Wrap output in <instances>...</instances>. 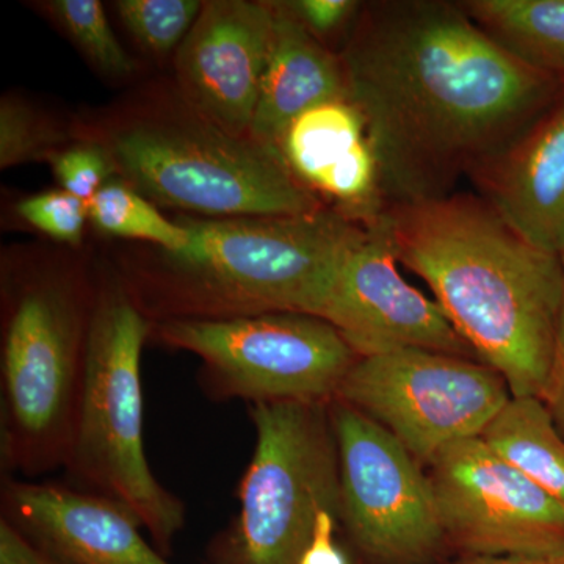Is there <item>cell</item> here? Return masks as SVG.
Returning <instances> with one entry per match:
<instances>
[{
  "instance_id": "12",
  "label": "cell",
  "mask_w": 564,
  "mask_h": 564,
  "mask_svg": "<svg viewBox=\"0 0 564 564\" xmlns=\"http://www.w3.org/2000/svg\"><path fill=\"white\" fill-rule=\"evenodd\" d=\"M366 228L362 242L337 273L323 321L359 358L419 348L478 361L441 304L403 280L381 215Z\"/></svg>"
},
{
  "instance_id": "14",
  "label": "cell",
  "mask_w": 564,
  "mask_h": 564,
  "mask_svg": "<svg viewBox=\"0 0 564 564\" xmlns=\"http://www.w3.org/2000/svg\"><path fill=\"white\" fill-rule=\"evenodd\" d=\"M2 516L63 564H172L121 505L52 481L2 475Z\"/></svg>"
},
{
  "instance_id": "24",
  "label": "cell",
  "mask_w": 564,
  "mask_h": 564,
  "mask_svg": "<svg viewBox=\"0 0 564 564\" xmlns=\"http://www.w3.org/2000/svg\"><path fill=\"white\" fill-rule=\"evenodd\" d=\"M62 191L90 203L104 185L117 176L109 152L98 141L76 139L50 159Z\"/></svg>"
},
{
  "instance_id": "13",
  "label": "cell",
  "mask_w": 564,
  "mask_h": 564,
  "mask_svg": "<svg viewBox=\"0 0 564 564\" xmlns=\"http://www.w3.org/2000/svg\"><path fill=\"white\" fill-rule=\"evenodd\" d=\"M272 2L209 0L174 55L184 101L239 137L250 129L273 41Z\"/></svg>"
},
{
  "instance_id": "16",
  "label": "cell",
  "mask_w": 564,
  "mask_h": 564,
  "mask_svg": "<svg viewBox=\"0 0 564 564\" xmlns=\"http://www.w3.org/2000/svg\"><path fill=\"white\" fill-rule=\"evenodd\" d=\"M469 180L529 242L564 250V93Z\"/></svg>"
},
{
  "instance_id": "15",
  "label": "cell",
  "mask_w": 564,
  "mask_h": 564,
  "mask_svg": "<svg viewBox=\"0 0 564 564\" xmlns=\"http://www.w3.org/2000/svg\"><path fill=\"white\" fill-rule=\"evenodd\" d=\"M280 152L296 181L348 220L372 225L388 206L366 120L350 99L304 111L282 137Z\"/></svg>"
},
{
  "instance_id": "25",
  "label": "cell",
  "mask_w": 564,
  "mask_h": 564,
  "mask_svg": "<svg viewBox=\"0 0 564 564\" xmlns=\"http://www.w3.org/2000/svg\"><path fill=\"white\" fill-rule=\"evenodd\" d=\"M22 220L57 242L79 245L90 221L88 204L65 191L39 193L17 206Z\"/></svg>"
},
{
  "instance_id": "22",
  "label": "cell",
  "mask_w": 564,
  "mask_h": 564,
  "mask_svg": "<svg viewBox=\"0 0 564 564\" xmlns=\"http://www.w3.org/2000/svg\"><path fill=\"white\" fill-rule=\"evenodd\" d=\"M76 140L74 132L58 128L17 96L0 102V169L47 161Z\"/></svg>"
},
{
  "instance_id": "8",
  "label": "cell",
  "mask_w": 564,
  "mask_h": 564,
  "mask_svg": "<svg viewBox=\"0 0 564 564\" xmlns=\"http://www.w3.org/2000/svg\"><path fill=\"white\" fill-rule=\"evenodd\" d=\"M150 339L198 356V384L214 402H332L359 359L332 323L310 314L152 322Z\"/></svg>"
},
{
  "instance_id": "2",
  "label": "cell",
  "mask_w": 564,
  "mask_h": 564,
  "mask_svg": "<svg viewBox=\"0 0 564 564\" xmlns=\"http://www.w3.org/2000/svg\"><path fill=\"white\" fill-rule=\"evenodd\" d=\"M381 218L397 262L432 288L478 361L502 375L511 397L543 402L562 314V256L529 242L473 193L389 203Z\"/></svg>"
},
{
  "instance_id": "18",
  "label": "cell",
  "mask_w": 564,
  "mask_h": 564,
  "mask_svg": "<svg viewBox=\"0 0 564 564\" xmlns=\"http://www.w3.org/2000/svg\"><path fill=\"white\" fill-rule=\"evenodd\" d=\"M480 437L564 511V437L541 400L511 397Z\"/></svg>"
},
{
  "instance_id": "9",
  "label": "cell",
  "mask_w": 564,
  "mask_h": 564,
  "mask_svg": "<svg viewBox=\"0 0 564 564\" xmlns=\"http://www.w3.org/2000/svg\"><path fill=\"white\" fill-rule=\"evenodd\" d=\"M334 399L380 423L425 467L445 445L480 436L511 392L477 359L404 348L359 358Z\"/></svg>"
},
{
  "instance_id": "17",
  "label": "cell",
  "mask_w": 564,
  "mask_h": 564,
  "mask_svg": "<svg viewBox=\"0 0 564 564\" xmlns=\"http://www.w3.org/2000/svg\"><path fill=\"white\" fill-rule=\"evenodd\" d=\"M273 41L250 135L280 151L295 118L322 102L348 98L339 54L311 35L285 2H272Z\"/></svg>"
},
{
  "instance_id": "1",
  "label": "cell",
  "mask_w": 564,
  "mask_h": 564,
  "mask_svg": "<svg viewBox=\"0 0 564 564\" xmlns=\"http://www.w3.org/2000/svg\"><path fill=\"white\" fill-rule=\"evenodd\" d=\"M337 54L388 204L452 195L564 93L481 31L462 2L362 3Z\"/></svg>"
},
{
  "instance_id": "3",
  "label": "cell",
  "mask_w": 564,
  "mask_h": 564,
  "mask_svg": "<svg viewBox=\"0 0 564 564\" xmlns=\"http://www.w3.org/2000/svg\"><path fill=\"white\" fill-rule=\"evenodd\" d=\"M177 251L126 252L115 276L151 322L317 315L366 226L329 207L285 217L184 218Z\"/></svg>"
},
{
  "instance_id": "7",
  "label": "cell",
  "mask_w": 564,
  "mask_h": 564,
  "mask_svg": "<svg viewBox=\"0 0 564 564\" xmlns=\"http://www.w3.org/2000/svg\"><path fill=\"white\" fill-rule=\"evenodd\" d=\"M332 402L250 404L256 444L239 513L215 538L214 564H300L322 513L340 516Z\"/></svg>"
},
{
  "instance_id": "27",
  "label": "cell",
  "mask_w": 564,
  "mask_h": 564,
  "mask_svg": "<svg viewBox=\"0 0 564 564\" xmlns=\"http://www.w3.org/2000/svg\"><path fill=\"white\" fill-rule=\"evenodd\" d=\"M0 564H63L0 516Z\"/></svg>"
},
{
  "instance_id": "23",
  "label": "cell",
  "mask_w": 564,
  "mask_h": 564,
  "mask_svg": "<svg viewBox=\"0 0 564 564\" xmlns=\"http://www.w3.org/2000/svg\"><path fill=\"white\" fill-rule=\"evenodd\" d=\"M113 6L133 39L154 55L177 51L203 9L198 0H120Z\"/></svg>"
},
{
  "instance_id": "26",
  "label": "cell",
  "mask_w": 564,
  "mask_h": 564,
  "mask_svg": "<svg viewBox=\"0 0 564 564\" xmlns=\"http://www.w3.org/2000/svg\"><path fill=\"white\" fill-rule=\"evenodd\" d=\"M293 17L311 35L325 44L326 39L347 35L362 3L355 0H291L285 2Z\"/></svg>"
},
{
  "instance_id": "10",
  "label": "cell",
  "mask_w": 564,
  "mask_h": 564,
  "mask_svg": "<svg viewBox=\"0 0 564 564\" xmlns=\"http://www.w3.org/2000/svg\"><path fill=\"white\" fill-rule=\"evenodd\" d=\"M340 463L339 522L359 564H436L451 555L425 467L380 423L329 403Z\"/></svg>"
},
{
  "instance_id": "28",
  "label": "cell",
  "mask_w": 564,
  "mask_h": 564,
  "mask_svg": "<svg viewBox=\"0 0 564 564\" xmlns=\"http://www.w3.org/2000/svg\"><path fill=\"white\" fill-rule=\"evenodd\" d=\"M564 269V250L560 252ZM544 406L547 408L556 430L564 437V296L562 314H560L558 329H556L554 361H552L551 377L543 397Z\"/></svg>"
},
{
  "instance_id": "19",
  "label": "cell",
  "mask_w": 564,
  "mask_h": 564,
  "mask_svg": "<svg viewBox=\"0 0 564 564\" xmlns=\"http://www.w3.org/2000/svg\"><path fill=\"white\" fill-rule=\"evenodd\" d=\"M462 6L503 50L564 84V0H466Z\"/></svg>"
},
{
  "instance_id": "20",
  "label": "cell",
  "mask_w": 564,
  "mask_h": 564,
  "mask_svg": "<svg viewBox=\"0 0 564 564\" xmlns=\"http://www.w3.org/2000/svg\"><path fill=\"white\" fill-rule=\"evenodd\" d=\"M90 221L99 231L139 240L165 251H177L191 239L181 221H172L158 206L121 180H110L88 203Z\"/></svg>"
},
{
  "instance_id": "6",
  "label": "cell",
  "mask_w": 564,
  "mask_h": 564,
  "mask_svg": "<svg viewBox=\"0 0 564 564\" xmlns=\"http://www.w3.org/2000/svg\"><path fill=\"white\" fill-rule=\"evenodd\" d=\"M151 325L117 276L96 284L76 425L63 469L74 488L126 508L169 556L187 510L152 473L144 448L141 355Z\"/></svg>"
},
{
  "instance_id": "29",
  "label": "cell",
  "mask_w": 564,
  "mask_h": 564,
  "mask_svg": "<svg viewBox=\"0 0 564 564\" xmlns=\"http://www.w3.org/2000/svg\"><path fill=\"white\" fill-rule=\"evenodd\" d=\"M454 564H564V552L549 555L470 556Z\"/></svg>"
},
{
  "instance_id": "11",
  "label": "cell",
  "mask_w": 564,
  "mask_h": 564,
  "mask_svg": "<svg viewBox=\"0 0 564 564\" xmlns=\"http://www.w3.org/2000/svg\"><path fill=\"white\" fill-rule=\"evenodd\" d=\"M451 554L564 552V511L480 436L445 445L426 463Z\"/></svg>"
},
{
  "instance_id": "21",
  "label": "cell",
  "mask_w": 564,
  "mask_h": 564,
  "mask_svg": "<svg viewBox=\"0 0 564 564\" xmlns=\"http://www.w3.org/2000/svg\"><path fill=\"white\" fill-rule=\"evenodd\" d=\"M40 9L73 41L85 58L111 79H124L137 65L111 31L99 0H50Z\"/></svg>"
},
{
  "instance_id": "4",
  "label": "cell",
  "mask_w": 564,
  "mask_h": 564,
  "mask_svg": "<svg viewBox=\"0 0 564 564\" xmlns=\"http://www.w3.org/2000/svg\"><path fill=\"white\" fill-rule=\"evenodd\" d=\"M109 152L115 174L155 206L209 218L314 214L325 204L281 152L204 118L182 98L140 96L74 131Z\"/></svg>"
},
{
  "instance_id": "5",
  "label": "cell",
  "mask_w": 564,
  "mask_h": 564,
  "mask_svg": "<svg viewBox=\"0 0 564 564\" xmlns=\"http://www.w3.org/2000/svg\"><path fill=\"white\" fill-rule=\"evenodd\" d=\"M95 282L66 263H29L3 280L2 475L63 469L76 425Z\"/></svg>"
}]
</instances>
